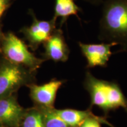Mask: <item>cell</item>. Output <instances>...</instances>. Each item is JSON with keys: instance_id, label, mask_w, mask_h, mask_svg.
<instances>
[{"instance_id": "1", "label": "cell", "mask_w": 127, "mask_h": 127, "mask_svg": "<svg viewBox=\"0 0 127 127\" xmlns=\"http://www.w3.org/2000/svg\"><path fill=\"white\" fill-rule=\"evenodd\" d=\"M99 23L100 41L127 51V0H104Z\"/></svg>"}, {"instance_id": "2", "label": "cell", "mask_w": 127, "mask_h": 127, "mask_svg": "<svg viewBox=\"0 0 127 127\" xmlns=\"http://www.w3.org/2000/svg\"><path fill=\"white\" fill-rule=\"evenodd\" d=\"M25 42L12 32L3 34L0 44V52L4 58L36 72L45 61L36 57L28 49Z\"/></svg>"}, {"instance_id": "3", "label": "cell", "mask_w": 127, "mask_h": 127, "mask_svg": "<svg viewBox=\"0 0 127 127\" xmlns=\"http://www.w3.org/2000/svg\"><path fill=\"white\" fill-rule=\"evenodd\" d=\"M35 72L5 58L0 60V98L12 95L23 85L33 83Z\"/></svg>"}, {"instance_id": "4", "label": "cell", "mask_w": 127, "mask_h": 127, "mask_svg": "<svg viewBox=\"0 0 127 127\" xmlns=\"http://www.w3.org/2000/svg\"><path fill=\"white\" fill-rule=\"evenodd\" d=\"M84 85L90 95L92 105L99 108L106 115L113 110L118 84L98 79L90 71H87Z\"/></svg>"}, {"instance_id": "5", "label": "cell", "mask_w": 127, "mask_h": 127, "mask_svg": "<svg viewBox=\"0 0 127 127\" xmlns=\"http://www.w3.org/2000/svg\"><path fill=\"white\" fill-rule=\"evenodd\" d=\"M32 22L30 26L22 28L20 32L28 41V47L35 51L41 44L48 39L57 27V20L52 17L50 20H39L32 9L29 10Z\"/></svg>"}, {"instance_id": "6", "label": "cell", "mask_w": 127, "mask_h": 127, "mask_svg": "<svg viewBox=\"0 0 127 127\" xmlns=\"http://www.w3.org/2000/svg\"><path fill=\"white\" fill-rule=\"evenodd\" d=\"M65 81L53 79L47 83L36 85L34 83L27 86L30 90V97L39 108H54L57 94Z\"/></svg>"}, {"instance_id": "7", "label": "cell", "mask_w": 127, "mask_h": 127, "mask_svg": "<svg viewBox=\"0 0 127 127\" xmlns=\"http://www.w3.org/2000/svg\"><path fill=\"white\" fill-rule=\"evenodd\" d=\"M78 45L82 54L87 61V68H91L96 66H107L112 54L111 48L117 45L112 42L85 44L79 42Z\"/></svg>"}, {"instance_id": "8", "label": "cell", "mask_w": 127, "mask_h": 127, "mask_svg": "<svg viewBox=\"0 0 127 127\" xmlns=\"http://www.w3.org/2000/svg\"><path fill=\"white\" fill-rule=\"evenodd\" d=\"M43 45L44 52L42 56L44 60H51L55 63L68 61L70 50L61 27L57 28Z\"/></svg>"}, {"instance_id": "9", "label": "cell", "mask_w": 127, "mask_h": 127, "mask_svg": "<svg viewBox=\"0 0 127 127\" xmlns=\"http://www.w3.org/2000/svg\"><path fill=\"white\" fill-rule=\"evenodd\" d=\"M26 110L13 95L0 98V125L5 127H20Z\"/></svg>"}, {"instance_id": "10", "label": "cell", "mask_w": 127, "mask_h": 127, "mask_svg": "<svg viewBox=\"0 0 127 127\" xmlns=\"http://www.w3.org/2000/svg\"><path fill=\"white\" fill-rule=\"evenodd\" d=\"M79 12H82V9L75 4L74 0H55L53 18L57 20V18H61L60 27L61 28L71 15L76 16L79 20Z\"/></svg>"}, {"instance_id": "11", "label": "cell", "mask_w": 127, "mask_h": 127, "mask_svg": "<svg viewBox=\"0 0 127 127\" xmlns=\"http://www.w3.org/2000/svg\"><path fill=\"white\" fill-rule=\"evenodd\" d=\"M55 112L69 127H78L82 123L93 115L90 110L81 111L74 109H55Z\"/></svg>"}, {"instance_id": "12", "label": "cell", "mask_w": 127, "mask_h": 127, "mask_svg": "<svg viewBox=\"0 0 127 127\" xmlns=\"http://www.w3.org/2000/svg\"><path fill=\"white\" fill-rule=\"evenodd\" d=\"M20 127H45L40 110L37 107L26 110Z\"/></svg>"}, {"instance_id": "13", "label": "cell", "mask_w": 127, "mask_h": 127, "mask_svg": "<svg viewBox=\"0 0 127 127\" xmlns=\"http://www.w3.org/2000/svg\"><path fill=\"white\" fill-rule=\"evenodd\" d=\"M38 108L42 114L45 127H69L56 113L55 108Z\"/></svg>"}, {"instance_id": "14", "label": "cell", "mask_w": 127, "mask_h": 127, "mask_svg": "<svg viewBox=\"0 0 127 127\" xmlns=\"http://www.w3.org/2000/svg\"><path fill=\"white\" fill-rule=\"evenodd\" d=\"M101 123L100 119L93 115L87 118L78 127H101Z\"/></svg>"}, {"instance_id": "15", "label": "cell", "mask_w": 127, "mask_h": 127, "mask_svg": "<svg viewBox=\"0 0 127 127\" xmlns=\"http://www.w3.org/2000/svg\"><path fill=\"white\" fill-rule=\"evenodd\" d=\"M14 0H0V18Z\"/></svg>"}, {"instance_id": "16", "label": "cell", "mask_w": 127, "mask_h": 127, "mask_svg": "<svg viewBox=\"0 0 127 127\" xmlns=\"http://www.w3.org/2000/svg\"><path fill=\"white\" fill-rule=\"evenodd\" d=\"M83 1L93 5L99 6L103 4L104 0H83Z\"/></svg>"}, {"instance_id": "17", "label": "cell", "mask_w": 127, "mask_h": 127, "mask_svg": "<svg viewBox=\"0 0 127 127\" xmlns=\"http://www.w3.org/2000/svg\"><path fill=\"white\" fill-rule=\"evenodd\" d=\"M2 35H3V34H2V32H1V28H0V44H1V39H2Z\"/></svg>"}, {"instance_id": "18", "label": "cell", "mask_w": 127, "mask_h": 127, "mask_svg": "<svg viewBox=\"0 0 127 127\" xmlns=\"http://www.w3.org/2000/svg\"><path fill=\"white\" fill-rule=\"evenodd\" d=\"M3 127V126H1V127Z\"/></svg>"}]
</instances>
